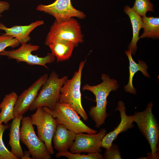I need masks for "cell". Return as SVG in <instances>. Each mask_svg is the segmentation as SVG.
Masks as SVG:
<instances>
[{
  "label": "cell",
  "instance_id": "obj_1",
  "mask_svg": "<svg viewBox=\"0 0 159 159\" xmlns=\"http://www.w3.org/2000/svg\"><path fill=\"white\" fill-rule=\"evenodd\" d=\"M101 79L102 81L99 84L91 86L86 84L82 88L83 91H89L95 96L96 105L90 107L88 114L97 128H99L105 123L106 118L109 115L107 112V97L111 92L115 91L119 87L117 81L111 78L107 74H102Z\"/></svg>",
  "mask_w": 159,
  "mask_h": 159
},
{
  "label": "cell",
  "instance_id": "obj_2",
  "mask_svg": "<svg viewBox=\"0 0 159 159\" xmlns=\"http://www.w3.org/2000/svg\"><path fill=\"white\" fill-rule=\"evenodd\" d=\"M153 104L152 101L148 103L142 111L135 112L134 122L150 145L151 152L147 156L138 159H158L159 158V125L152 112Z\"/></svg>",
  "mask_w": 159,
  "mask_h": 159
},
{
  "label": "cell",
  "instance_id": "obj_3",
  "mask_svg": "<svg viewBox=\"0 0 159 159\" xmlns=\"http://www.w3.org/2000/svg\"><path fill=\"white\" fill-rule=\"evenodd\" d=\"M85 62H80L72 78L65 82L61 89L59 102L69 105L86 121L88 117L82 104L80 92L82 72Z\"/></svg>",
  "mask_w": 159,
  "mask_h": 159
},
{
  "label": "cell",
  "instance_id": "obj_4",
  "mask_svg": "<svg viewBox=\"0 0 159 159\" xmlns=\"http://www.w3.org/2000/svg\"><path fill=\"white\" fill-rule=\"evenodd\" d=\"M68 78L67 76L59 78L56 72L53 71L42 86L29 110L33 111L44 107L53 109L59 102L61 89Z\"/></svg>",
  "mask_w": 159,
  "mask_h": 159
},
{
  "label": "cell",
  "instance_id": "obj_5",
  "mask_svg": "<svg viewBox=\"0 0 159 159\" xmlns=\"http://www.w3.org/2000/svg\"><path fill=\"white\" fill-rule=\"evenodd\" d=\"M43 108L56 119L57 124H62L67 129L76 134L81 133L94 134L98 132L85 124L76 111L66 104L58 102L53 109L50 110L46 107Z\"/></svg>",
  "mask_w": 159,
  "mask_h": 159
},
{
  "label": "cell",
  "instance_id": "obj_6",
  "mask_svg": "<svg viewBox=\"0 0 159 159\" xmlns=\"http://www.w3.org/2000/svg\"><path fill=\"white\" fill-rule=\"evenodd\" d=\"M81 26L77 21L72 18L58 22L55 20L50 27L45 41L46 45L61 40L70 41L76 47L84 42Z\"/></svg>",
  "mask_w": 159,
  "mask_h": 159
},
{
  "label": "cell",
  "instance_id": "obj_7",
  "mask_svg": "<svg viewBox=\"0 0 159 159\" xmlns=\"http://www.w3.org/2000/svg\"><path fill=\"white\" fill-rule=\"evenodd\" d=\"M20 128V138L22 143L27 148L33 159H50L49 153L45 143L37 136L31 117H23Z\"/></svg>",
  "mask_w": 159,
  "mask_h": 159
},
{
  "label": "cell",
  "instance_id": "obj_8",
  "mask_svg": "<svg viewBox=\"0 0 159 159\" xmlns=\"http://www.w3.org/2000/svg\"><path fill=\"white\" fill-rule=\"evenodd\" d=\"M31 115V121L37 127L38 137L45 143L51 155L54 153L52 145L53 136L57 125L56 120L43 107H39Z\"/></svg>",
  "mask_w": 159,
  "mask_h": 159
},
{
  "label": "cell",
  "instance_id": "obj_9",
  "mask_svg": "<svg viewBox=\"0 0 159 159\" xmlns=\"http://www.w3.org/2000/svg\"><path fill=\"white\" fill-rule=\"evenodd\" d=\"M20 47L16 49L4 50L0 53V56H5L9 59H15L17 63L26 62L30 65H39L48 68L47 64L54 62L55 57L51 53H49L44 57H41L32 54V52L39 49V46L31 44L22 43Z\"/></svg>",
  "mask_w": 159,
  "mask_h": 159
},
{
  "label": "cell",
  "instance_id": "obj_10",
  "mask_svg": "<svg viewBox=\"0 0 159 159\" xmlns=\"http://www.w3.org/2000/svg\"><path fill=\"white\" fill-rule=\"evenodd\" d=\"M36 9L52 15L58 22L64 21L74 17L83 19L86 16L84 12L73 7L71 0H56L49 5L40 4Z\"/></svg>",
  "mask_w": 159,
  "mask_h": 159
},
{
  "label": "cell",
  "instance_id": "obj_11",
  "mask_svg": "<svg viewBox=\"0 0 159 159\" xmlns=\"http://www.w3.org/2000/svg\"><path fill=\"white\" fill-rule=\"evenodd\" d=\"M106 133V130L103 128L94 134L82 133L76 134L70 152L73 153H101L102 140Z\"/></svg>",
  "mask_w": 159,
  "mask_h": 159
},
{
  "label": "cell",
  "instance_id": "obj_12",
  "mask_svg": "<svg viewBox=\"0 0 159 159\" xmlns=\"http://www.w3.org/2000/svg\"><path fill=\"white\" fill-rule=\"evenodd\" d=\"M48 77L47 74L41 76L18 96L14 109V117L23 116L29 110L35 101L42 86Z\"/></svg>",
  "mask_w": 159,
  "mask_h": 159
},
{
  "label": "cell",
  "instance_id": "obj_13",
  "mask_svg": "<svg viewBox=\"0 0 159 159\" xmlns=\"http://www.w3.org/2000/svg\"><path fill=\"white\" fill-rule=\"evenodd\" d=\"M126 107L125 103L122 101H119L115 111L120 112V121L113 130L106 133L102 140L101 147L105 148L106 150H109L113 142L115 140L119 135L132 129L134 126V115H127L126 113Z\"/></svg>",
  "mask_w": 159,
  "mask_h": 159
},
{
  "label": "cell",
  "instance_id": "obj_14",
  "mask_svg": "<svg viewBox=\"0 0 159 159\" xmlns=\"http://www.w3.org/2000/svg\"><path fill=\"white\" fill-rule=\"evenodd\" d=\"M76 135L62 124H58L52 139L54 148L58 152L68 151L74 142Z\"/></svg>",
  "mask_w": 159,
  "mask_h": 159
},
{
  "label": "cell",
  "instance_id": "obj_15",
  "mask_svg": "<svg viewBox=\"0 0 159 159\" xmlns=\"http://www.w3.org/2000/svg\"><path fill=\"white\" fill-rule=\"evenodd\" d=\"M43 20H38L26 25H15L10 28L7 27L0 23V30L5 31V35L10 36L16 39L20 43H27L30 41L29 34L36 28L43 25Z\"/></svg>",
  "mask_w": 159,
  "mask_h": 159
},
{
  "label": "cell",
  "instance_id": "obj_16",
  "mask_svg": "<svg viewBox=\"0 0 159 159\" xmlns=\"http://www.w3.org/2000/svg\"><path fill=\"white\" fill-rule=\"evenodd\" d=\"M23 116L14 117L10 126L8 145L11 148V152L18 159H21L24 152L20 144V125Z\"/></svg>",
  "mask_w": 159,
  "mask_h": 159
},
{
  "label": "cell",
  "instance_id": "obj_17",
  "mask_svg": "<svg viewBox=\"0 0 159 159\" xmlns=\"http://www.w3.org/2000/svg\"><path fill=\"white\" fill-rule=\"evenodd\" d=\"M125 53L127 56L129 62V76L128 84L124 87V90L126 92L136 95L137 94L136 90L134 87L132 83L134 76L138 71H140L144 76L150 78L147 71L148 67L145 62L142 60H138V63H136L133 59L131 52L130 50L125 51Z\"/></svg>",
  "mask_w": 159,
  "mask_h": 159
},
{
  "label": "cell",
  "instance_id": "obj_18",
  "mask_svg": "<svg viewBox=\"0 0 159 159\" xmlns=\"http://www.w3.org/2000/svg\"><path fill=\"white\" fill-rule=\"evenodd\" d=\"M124 11L130 18L132 28L133 37L128 49L132 54L134 55L137 49V43L140 39V31L143 27L142 18L128 6L125 7Z\"/></svg>",
  "mask_w": 159,
  "mask_h": 159
},
{
  "label": "cell",
  "instance_id": "obj_19",
  "mask_svg": "<svg viewBox=\"0 0 159 159\" xmlns=\"http://www.w3.org/2000/svg\"><path fill=\"white\" fill-rule=\"evenodd\" d=\"M51 53L57 59L58 62L69 59L71 57L75 45L67 40H61L50 44L48 46Z\"/></svg>",
  "mask_w": 159,
  "mask_h": 159
},
{
  "label": "cell",
  "instance_id": "obj_20",
  "mask_svg": "<svg viewBox=\"0 0 159 159\" xmlns=\"http://www.w3.org/2000/svg\"><path fill=\"white\" fill-rule=\"evenodd\" d=\"M17 94L12 91L5 95L1 103L0 122L6 124L14 118V105L18 97Z\"/></svg>",
  "mask_w": 159,
  "mask_h": 159
},
{
  "label": "cell",
  "instance_id": "obj_21",
  "mask_svg": "<svg viewBox=\"0 0 159 159\" xmlns=\"http://www.w3.org/2000/svg\"><path fill=\"white\" fill-rule=\"evenodd\" d=\"M143 32L139 37V39L145 38L153 39L159 38V18L153 16L142 17Z\"/></svg>",
  "mask_w": 159,
  "mask_h": 159
},
{
  "label": "cell",
  "instance_id": "obj_22",
  "mask_svg": "<svg viewBox=\"0 0 159 159\" xmlns=\"http://www.w3.org/2000/svg\"><path fill=\"white\" fill-rule=\"evenodd\" d=\"M65 156L68 159H104V156L99 153H88L87 154H81L80 153H73L68 151L58 152L55 157L58 158Z\"/></svg>",
  "mask_w": 159,
  "mask_h": 159
},
{
  "label": "cell",
  "instance_id": "obj_23",
  "mask_svg": "<svg viewBox=\"0 0 159 159\" xmlns=\"http://www.w3.org/2000/svg\"><path fill=\"white\" fill-rule=\"evenodd\" d=\"M154 5L150 0H135L132 9L141 17L146 16L147 11H154Z\"/></svg>",
  "mask_w": 159,
  "mask_h": 159
},
{
  "label": "cell",
  "instance_id": "obj_24",
  "mask_svg": "<svg viewBox=\"0 0 159 159\" xmlns=\"http://www.w3.org/2000/svg\"><path fill=\"white\" fill-rule=\"evenodd\" d=\"M10 127L9 125H4L0 122V159H18L7 149L3 140L2 136L4 131Z\"/></svg>",
  "mask_w": 159,
  "mask_h": 159
},
{
  "label": "cell",
  "instance_id": "obj_25",
  "mask_svg": "<svg viewBox=\"0 0 159 159\" xmlns=\"http://www.w3.org/2000/svg\"><path fill=\"white\" fill-rule=\"evenodd\" d=\"M20 43L16 38L4 34L0 35V53L8 47L14 48L19 46Z\"/></svg>",
  "mask_w": 159,
  "mask_h": 159
},
{
  "label": "cell",
  "instance_id": "obj_26",
  "mask_svg": "<svg viewBox=\"0 0 159 159\" xmlns=\"http://www.w3.org/2000/svg\"><path fill=\"white\" fill-rule=\"evenodd\" d=\"M104 159H122L118 145L112 143L110 149L106 150L104 156Z\"/></svg>",
  "mask_w": 159,
  "mask_h": 159
},
{
  "label": "cell",
  "instance_id": "obj_27",
  "mask_svg": "<svg viewBox=\"0 0 159 159\" xmlns=\"http://www.w3.org/2000/svg\"><path fill=\"white\" fill-rule=\"evenodd\" d=\"M9 3L6 1H0V14L8 10L10 8Z\"/></svg>",
  "mask_w": 159,
  "mask_h": 159
},
{
  "label": "cell",
  "instance_id": "obj_28",
  "mask_svg": "<svg viewBox=\"0 0 159 159\" xmlns=\"http://www.w3.org/2000/svg\"><path fill=\"white\" fill-rule=\"evenodd\" d=\"M24 155L21 159H32V158L30 157L31 155L30 152L26 150L24 152Z\"/></svg>",
  "mask_w": 159,
  "mask_h": 159
},
{
  "label": "cell",
  "instance_id": "obj_29",
  "mask_svg": "<svg viewBox=\"0 0 159 159\" xmlns=\"http://www.w3.org/2000/svg\"><path fill=\"white\" fill-rule=\"evenodd\" d=\"M2 16V15L1 14H0V18H1Z\"/></svg>",
  "mask_w": 159,
  "mask_h": 159
},
{
  "label": "cell",
  "instance_id": "obj_30",
  "mask_svg": "<svg viewBox=\"0 0 159 159\" xmlns=\"http://www.w3.org/2000/svg\"><path fill=\"white\" fill-rule=\"evenodd\" d=\"M1 103L0 102V110H1Z\"/></svg>",
  "mask_w": 159,
  "mask_h": 159
}]
</instances>
